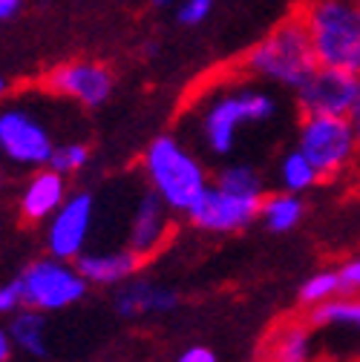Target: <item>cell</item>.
<instances>
[{
  "instance_id": "obj_22",
  "label": "cell",
  "mask_w": 360,
  "mask_h": 362,
  "mask_svg": "<svg viewBox=\"0 0 360 362\" xmlns=\"http://www.w3.org/2000/svg\"><path fill=\"white\" fill-rule=\"evenodd\" d=\"M337 293H346L343 291V279H340V270H320V274H314L303 282L300 288V302L303 305H320Z\"/></svg>"
},
{
  "instance_id": "obj_29",
  "label": "cell",
  "mask_w": 360,
  "mask_h": 362,
  "mask_svg": "<svg viewBox=\"0 0 360 362\" xmlns=\"http://www.w3.org/2000/svg\"><path fill=\"white\" fill-rule=\"evenodd\" d=\"M21 4L23 0H0V21H9L21 12Z\"/></svg>"
},
{
  "instance_id": "obj_5",
  "label": "cell",
  "mask_w": 360,
  "mask_h": 362,
  "mask_svg": "<svg viewBox=\"0 0 360 362\" xmlns=\"http://www.w3.org/2000/svg\"><path fill=\"white\" fill-rule=\"evenodd\" d=\"M58 141L52 127L26 104H6L0 110V158L21 170L47 167Z\"/></svg>"
},
{
  "instance_id": "obj_20",
  "label": "cell",
  "mask_w": 360,
  "mask_h": 362,
  "mask_svg": "<svg viewBox=\"0 0 360 362\" xmlns=\"http://www.w3.org/2000/svg\"><path fill=\"white\" fill-rule=\"evenodd\" d=\"M277 178H280V187H283V190H288V193H297V196H300V193L311 190V187L323 178V175L317 173V167H314V164L308 161V156L297 147V150H291V153H286V156L280 158Z\"/></svg>"
},
{
  "instance_id": "obj_18",
  "label": "cell",
  "mask_w": 360,
  "mask_h": 362,
  "mask_svg": "<svg viewBox=\"0 0 360 362\" xmlns=\"http://www.w3.org/2000/svg\"><path fill=\"white\" fill-rule=\"evenodd\" d=\"M311 356H314L311 334L300 322L283 325L271 337V345H268V362H311Z\"/></svg>"
},
{
  "instance_id": "obj_27",
  "label": "cell",
  "mask_w": 360,
  "mask_h": 362,
  "mask_svg": "<svg viewBox=\"0 0 360 362\" xmlns=\"http://www.w3.org/2000/svg\"><path fill=\"white\" fill-rule=\"evenodd\" d=\"M176 362H216V354L205 345H191L176 356Z\"/></svg>"
},
{
  "instance_id": "obj_32",
  "label": "cell",
  "mask_w": 360,
  "mask_h": 362,
  "mask_svg": "<svg viewBox=\"0 0 360 362\" xmlns=\"http://www.w3.org/2000/svg\"><path fill=\"white\" fill-rule=\"evenodd\" d=\"M6 93H9V81L0 75V98H6Z\"/></svg>"
},
{
  "instance_id": "obj_30",
  "label": "cell",
  "mask_w": 360,
  "mask_h": 362,
  "mask_svg": "<svg viewBox=\"0 0 360 362\" xmlns=\"http://www.w3.org/2000/svg\"><path fill=\"white\" fill-rule=\"evenodd\" d=\"M349 121L354 127V139H357V147H360V93H357V98H354V104L349 110Z\"/></svg>"
},
{
  "instance_id": "obj_2",
  "label": "cell",
  "mask_w": 360,
  "mask_h": 362,
  "mask_svg": "<svg viewBox=\"0 0 360 362\" xmlns=\"http://www.w3.org/2000/svg\"><path fill=\"white\" fill-rule=\"evenodd\" d=\"M317 66L320 64L314 58L308 29L300 15H291L280 26H274L242 61V69L248 75L294 89V93L311 78V72Z\"/></svg>"
},
{
  "instance_id": "obj_1",
  "label": "cell",
  "mask_w": 360,
  "mask_h": 362,
  "mask_svg": "<svg viewBox=\"0 0 360 362\" xmlns=\"http://www.w3.org/2000/svg\"><path fill=\"white\" fill-rule=\"evenodd\" d=\"M277 115V98L268 89L240 83L222 86L199 110V135L213 156H231L237 135L248 124H265Z\"/></svg>"
},
{
  "instance_id": "obj_26",
  "label": "cell",
  "mask_w": 360,
  "mask_h": 362,
  "mask_svg": "<svg viewBox=\"0 0 360 362\" xmlns=\"http://www.w3.org/2000/svg\"><path fill=\"white\" fill-rule=\"evenodd\" d=\"M340 279H343V291L346 293H360V256L349 259L340 267Z\"/></svg>"
},
{
  "instance_id": "obj_4",
  "label": "cell",
  "mask_w": 360,
  "mask_h": 362,
  "mask_svg": "<svg viewBox=\"0 0 360 362\" xmlns=\"http://www.w3.org/2000/svg\"><path fill=\"white\" fill-rule=\"evenodd\" d=\"M142 167H145L150 190L173 213H188L193 202L208 190L205 164L176 135L153 139L142 156Z\"/></svg>"
},
{
  "instance_id": "obj_19",
  "label": "cell",
  "mask_w": 360,
  "mask_h": 362,
  "mask_svg": "<svg viewBox=\"0 0 360 362\" xmlns=\"http://www.w3.org/2000/svg\"><path fill=\"white\" fill-rule=\"evenodd\" d=\"M311 325L320 328H346L360 334V296H332L311 310Z\"/></svg>"
},
{
  "instance_id": "obj_34",
  "label": "cell",
  "mask_w": 360,
  "mask_h": 362,
  "mask_svg": "<svg viewBox=\"0 0 360 362\" xmlns=\"http://www.w3.org/2000/svg\"><path fill=\"white\" fill-rule=\"evenodd\" d=\"M357 6H360V0H357Z\"/></svg>"
},
{
  "instance_id": "obj_28",
  "label": "cell",
  "mask_w": 360,
  "mask_h": 362,
  "mask_svg": "<svg viewBox=\"0 0 360 362\" xmlns=\"http://www.w3.org/2000/svg\"><path fill=\"white\" fill-rule=\"evenodd\" d=\"M12 351H15V342H12V334H9V331H4V328H0V362H9V356H12Z\"/></svg>"
},
{
  "instance_id": "obj_31",
  "label": "cell",
  "mask_w": 360,
  "mask_h": 362,
  "mask_svg": "<svg viewBox=\"0 0 360 362\" xmlns=\"http://www.w3.org/2000/svg\"><path fill=\"white\" fill-rule=\"evenodd\" d=\"M170 4H173V0H150V6H153V9H167Z\"/></svg>"
},
{
  "instance_id": "obj_24",
  "label": "cell",
  "mask_w": 360,
  "mask_h": 362,
  "mask_svg": "<svg viewBox=\"0 0 360 362\" xmlns=\"http://www.w3.org/2000/svg\"><path fill=\"white\" fill-rule=\"evenodd\" d=\"M213 6H216V0H182L176 9V18L182 26H199L210 18Z\"/></svg>"
},
{
  "instance_id": "obj_21",
  "label": "cell",
  "mask_w": 360,
  "mask_h": 362,
  "mask_svg": "<svg viewBox=\"0 0 360 362\" xmlns=\"http://www.w3.org/2000/svg\"><path fill=\"white\" fill-rule=\"evenodd\" d=\"M216 185L225 190H234L242 196H265V181L259 175L257 167L251 164H228L219 175H216Z\"/></svg>"
},
{
  "instance_id": "obj_17",
  "label": "cell",
  "mask_w": 360,
  "mask_h": 362,
  "mask_svg": "<svg viewBox=\"0 0 360 362\" xmlns=\"http://www.w3.org/2000/svg\"><path fill=\"white\" fill-rule=\"evenodd\" d=\"M305 213V204L297 193H288V190H280V193H271L262 199V207H259V218L262 224L271 233H288L294 230L300 218Z\"/></svg>"
},
{
  "instance_id": "obj_12",
  "label": "cell",
  "mask_w": 360,
  "mask_h": 362,
  "mask_svg": "<svg viewBox=\"0 0 360 362\" xmlns=\"http://www.w3.org/2000/svg\"><path fill=\"white\" fill-rule=\"evenodd\" d=\"M167 210L170 207L153 190H147L139 199L136 213H133V221H130V236H127V247L133 253L147 259L162 247V242L167 239Z\"/></svg>"
},
{
  "instance_id": "obj_11",
  "label": "cell",
  "mask_w": 360,
  "mask_h": 362,
  "mask_svg": "<svg viewBox=\"0 0 360 362\" xmlns=\"http://www.w3.org/2000/svg\"><path fill=\"white\" fill-rule=\"evenodd\" d=\"M93 218H96V202L89 193H75L67 196V202L55 210L50 218V230H47V247L50 256L72 262L84 253L86 239L93 233Z\"/></svg>"
},
{
  "instance_id": "obj_14",
  "label": "cell",
  "mask_w": 360,
  "mask_h": 362,
  "mask_svg": "<svg viewBox=\"0 0 360 362\" xmlns=\"http://www.w3.org/2000/svg\"><path fill=\"white\" fill-rule=\"evenodd\" d=\"M67 196V175L55 173L52 167H38L21 193V216L26 221L52 218Z\"/></svg>"
},
{
  "instance_id": "obj_23",
  "label": "cell",
  "mask_w": 360,
  "mask_h": 362,
  "mask_svg": "<svg viewBox=\"0 0 360 362\" xmlns=\"http://www.w3.org/2000/svg\"><path fill=\"white\" fill-rule=\"evenodd\" d=\"M86 164H89V147L81 144V141H64V144L55 147V153H52L47 167H52L61 175H75Z\"/></svg>"
},
{
  "instance_id": "obj_3",
  "label": "cell",
  "mask_w": 360,
  "mask_h": 362,
  "mask_svg": "<svg viewBox=\"0 0 360 362\" xmlns=\"http://www.w3.org/2000/svg\"><path fill=\"white\" fill-rule=\"evenodd\" d=\"M308 29L320 66L360 75V6L357 0H305L297 12Z\"/></svg>"
},
{
  "instance_id": "obj_10",
  "label": "cell",
  "mask_w": 360,
  "mask_h": 362,
  "mask_svg": "<svg viewBox=\"0 0 360 362\" xmlns=\"http://www.w3.org/2000/svg\"><path fill=\"white\" fill-rule=\"evenodd\" d=\"M360 93V75L334 66H317L297 89L303 115H349Z\"/></svg>"
},
{
  "instance_id": "obj_15",
  "label": "cell",
  "mask_w": 360,
  "mask_h": 362,
  "mask_svg": "<svg viewBox=\"0 0 360 362\" xmlns=\"http://www.w3.org/2000/svg\"><path fill=\"white\" fill-rule=\"evenodd\" d=\"M81 276L89 282V285H124L133 274L139 270L142 264V256L133 253L130 247L124 250H110V253H81L75 259Z\"/></svg>"
},
{
  "instance_id": "obj_7",
  "label": "cell",
  "mask_w": 360,
  "mask_h": 362,
  "mask_svg": "<svg viewBox=\"0 0 360 362\" xmlns=\"http://www.w3.org/2000/svg\"><path fill=\"white\" fill-rule=\"evenodd\" d=\"M21 285H23V305L43 310V313H55V310H64L81 302L89 282L69 262L50 256V259L32 262L23 270Z\"/></svg>"
},
{
  "instance_id": "obj_6",
  "label": "cell",
  "mask_w": 360,
  "mask_h": 362,
  "mask_svg": "<svg viewBox=\"0 0 360 362\" xmlns=\"http://www.w3.org/2000/svg\"><path fill=\"white\" fill-rule=\"evenodd\" d=\"M297 147L308 156L323 178H334L349 170L360 153L349 115H303Z\"/></svg>"
},
{
  "instance_id": "obj_33",
  "label": "cell",
  "mask_w": 360,
  "mask_h": 362,
  "mask_svg": "<svg viewBox=\"0 0 360 362\" xmlns=\"http://www.w3.org/2000/svg\"><path fill=\"white\" fill-rule=\"evenodd\" d=\"M0 178H4V158H0Z\"/></svg>"
},
{
  "instance_id": "obj_13",
  "label": "cell",
  "mask_w": 360,
  "mask_h": 362,
  "mask_svg": "<svg viewBox=\"0 0 360 362\" xmlns=\"http://www.w3.org/2000/svg\"><path fill=\"white\" fill-rule=\"evenodd\" d=\"M116 313L124 320H139V316H156V313H167L179 305V296L173 288L159 285V282H147V279H127L116 299Z\"/></svg>"
},
{
  "instance_id": "obj_9",
  "label": "cell",
  "mask_w": 360,
  "mask_h": 362,
  "mask_svg": "<svg viewBox=\"0 0 360 362\" xmlns=\"http://www.w3.org/2000/svg\"><path fill=\"white\" fill-rule=\"evenodd\" d=\"M43 86L58 98L75 101L86 110H96V107L107 104V98L113 95L116 78L99 61H67V64L55 66L52 72H47Z\"/></svg>"
},
{
  "instance_id": "obj_8",
  "label": "cell",
  "mask_w": 360,
  "mask_h": 362,
  "mask_svg": "<svg viewBox=\"0 0 360 362\" xmlns=\"http://www.w3.org/2000/svg\"><path fill=\"white\" fill-rule=\"evenodd\" d=\"M262 199L225 190L219 185H208V190L193 202V207L185 216H188V221L193 224L196 230L237 233V230H245L254 218H259Z\"/></svg>"
},
{
  "instance_id": "obj_16",
  "label": "cell",
  "mask_w": 360,
  "mask_h": 362,
  "mask_svg": "<svg viewBox=\"0 0 360 362\" xmlns=\"http://www.w3.org/2000/svg\"><path fill=\"white\" fill-rule=\"evenodd\" d=\"M9 334H12L15 348L26 351L29 356L43 359V356L50 354V345H47V320H43V310H35V308L23 305L18 313H12Z\"/></svg>"
},
{
  "instance_id": "obj_25",
  "label": "cell",
  "mask_w": 360,
  "mask_h": 362,
  "mask_svg": "<svg viewBox=\"0 0 360 362\" xmlns=\"http://www.w3.org/2000/svg\"><path fill=\"white\" fill-rule=\"evenodd\" d=\"M23 308V285L21 279L0 285V316H12Z\"/></svg>"
}]
</instances>
